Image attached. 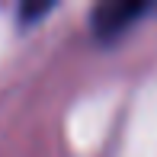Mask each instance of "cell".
Returning <instances> with one entry per match:
<instances>
[{
	"label": "cell",
	"instance_id": "cell-1",
	"mask_svg": "<svg viewBox=\"0 0 157 157\" xmlns=\"http://www.w3.org/2000/svg\"><path fill=\"white\" fill-rule=\"evenodd\" d=\"M154 3H141V0H109V3H99L93 13H90V26H93V35L103 42L119 39L128 26L138 16L151 13Z\"/></svg>",
	"mask_w": 157,
	"mask_h": 157
},
{
	"label": "cell",
	"instance_id": "cell-2",
	"mask_svg": "<svg viewBox=\"0 0 157 157\" xmlns=\"http://www.w3.org/2000/svg\"><path fill=\"white\" fill-rule=\"evenodd\" d=\"M52 10V3H29V6H23V19L29 23L32 16H42V13H48Z\"/></svg>",
	"mask_w": 157,
	"mask_h": 157
}]
</instances>
